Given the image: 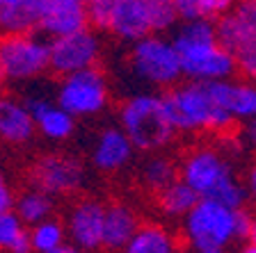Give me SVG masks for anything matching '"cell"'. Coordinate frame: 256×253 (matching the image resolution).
<instances>
[{
	"label": "cell",
	"mask_w": 256,
	"mask_h": 253,
	"mask_svg": "<svg viewBox=\"0 0 256 253\" xmlns=\"http://www.w3.org/2000/svg\"><path fill=\"white\" fill-rule=\"evenodd\" d=\"M160 98L174 130H224L234 121L229 112L213 103L206 82H188Z\"/></svg>",
	"instance_id": "obj_1"
},
{
	"label": "cell",
	"mask_w": 256,
	"mask_h": 253,
	"mask_svg": "<svg viewBox=\"0 0 256 253\" xmlns=\"http://www.w3.org/2000/svg\"><path fill=\"white\" fill-rule=\"evenodd\" d=\"M122 132L133 148L154 151L165 146L174 135L170 119L162 107V98L154 94H140L128 98L119 112Z\"/></svg>",
	"instance_id": "obj_2"
},
{
	"label": "cell",
	"mask_w": 256,
	"mask_h": 253,
	"mask_svg": "<svg viewBox=\"0 0 256 253\" xmlns=\"http://www.w3.org/2000/svg\"><path fill=\"white\" fill-rule=\"evenodd\" d=\"M236 212L218 206L213 201L199 199L197 206L186 215V238L192 247L202 251H224L234 240Z\"/></svg>",
	"instance_id": "obj_3"
},
{
	"label": "cell",
	"mask_w": 256,
	"mask_h": 253,
	"mask_svg": "<svg viewBox=\"0 0 256 253\" xmlns=\"http://www.w3.org/2000/svg\"><path fill=\"white\" fill-rule=\"evenodd\" d=\"M108 103V82L98 69H85L64 75L58 89V107L69 116H90L101 112Z\"/></svg>",
	"instance_id": "obj_4"
},
{
	"label": "cell",
	"mask_w": 256,
	"mask_h": 253,
	"mask_svg": "<svg viewBox=\"0 0 256 253\" xmlns=\"http://www.w3.org/2000/svg\"><path fill=\"white\" fill-rule=\"evenodd\" d=\"M130 62H133V71L140 78L160 84V87H170L181 78V64H178L174 46L172 41L158 37V34L135 41Z\"/></svg>",
	"instance_id": "obj_5"
},
{
	"label": "cell",
	"mask_w": 256,
	"mask_h": 253,
	"mask_svg": "<svg viewBox=\"0 0 256 253\" xmlns=\"http://www.w3.org/2000/svg\"><path fill=\"white\" fill-rule=\"evenodd\" d=\"M48 69V43L32 34H5L0 39L2 78L26 80Z\"/></svg>",
	"instance_id": "obj_6"
},
{
	"label": "cell",
	"mask_w": 256,
	"mask_h": 253,
	"mask_svg": "<svg viewBox=\"0 0 256 253\" xmlns=\"http://www.w3.org/2000/svg\"><path fill=\"white\" fill-rule=\"evenodd\" d=\"M181 64V75L190 82H220L236 73V59L218 41L199 43V46L174 48Z\"/></svg>",
	"instance_id": "obj_7"
},
{
	"label": "cell",
	"mask_w": 256,
	"mask_h": 253,
	"mask_svg": "<svg viewBox=\"0 0 256 253\" xmlns=\"http://www.w3.org/2000/svg\"><path fill=\"white\" fill-rule=\"evenodd\" d=\"M215 25V41L234 59L256 53V5L240 2L234 11L220 16Z\"/></svg>",
	"instance_id": "obj_8"
},
{
	"label": "cell",
	"mask_w": 256,
	"mask_h": 253,
	"mask_svg": "<svg viewBox=\"0 0 256 253\" xmlns=\"http://www.w3.org/2000/svg\"><path fill=\"white\" fill-rule=\"evenodd\" d=\"M98 53H101L98 37L90 30H82L48 43V66L60 75H71L92 69L98 59Z\"/></svg>",
	"instance_id": "obj_9"
},
{
	"label": "cell",
	"mask_w": 256,
	"mask_h": 253,
	"mask_svg": "<svg viewBox=\"0 0 256 253\" xmlns=\"http://www.w3.org/2000/svg\"><path fill=\"white\" fill-rule=\"evenodd\" d=\"M231 178H234L231 164L210 148H202L188 155L181 169V183H186L199 199H208Z\"/></svg>",
	"instance_id": "obj_10"
},
{
	"label": "cell",
	"mask_w": 256,
	"mask_h": 253,
	"mask_svg": "<svg viewBox=\"0 0 256 253\" xmlns=\"http://www.w3.org/2000/svg\"><path fill=\"white\" fill-rule=\"evenodd\" d=\"M82 164L66 155H46L32 169V180L46 196L76 190L82 183Z\"/></svg>",
	"instance_id": "obj_11"
},
{
	"label": "cell",
	"mask_w": 256,
	"mask_h": 253,
	"mask_svg": "<svg viewBox=\"0 0 256 253\" xmlns=\"http://www.w3.org/2000/svg\"><path fill=\"white\" fill-rule=\"evenodd\" d=\"M110 32L126 41H140L154 32V0H114Z\"/></svg>",
	"instance_id": "obj_12"
},
{
	"label": "cell",
	"mask_w": 256,
	"mask_h": 253,
	"mask_svg": "<svg viewBox=\"0 0 256 253\" xmlns=\"http://www.w3.org/2000/svg\"><path fill=\"white\" fill-rule=\"evenodd\" d=\"M37 27H42L53 39L87 30L85 2H80V0H44V11Z\"/></svg>",
	"instance_id": "obj_13"
},
{
	"label": "cell",
	"mask_w": 256,
	"mask_h": 253,
	"mask_svg": "<svg viewBox=\"0 0 256 253\" xmlns=\"http://www.w3.org/2000/svg\"><path fill=\"white\" fill-rule=\"evenodd\" d=\"M103 212L98 201H80L69 212V235L78 249L94 251L103 240ZM74 247V249H76Z\"/></svg>",
	"instance_id": "obj_14"
},
{
	"label": "cell",
	"mask_w": 256,
	"mask_h": 253,
	"mask_svg": "<svg viewBox=\"0 0 256 253\" xmlns=\"http://www.w3.org/2000/svg\"><path fill=\"white\" fill-rule=\"evenodd\" d=\"M130 155H133V146L126 135L119 128H108L92 151V162L101 171H117L124 164H128Z\"/></svg>",
	"instance_id": "obj_15"
},
{
	"label": "cell",
	"mask_w": 256,
	"mask_h": 253,
	"mask_svg": "<svg viewBox=\"0 0 256 253\" xmlns=\"http://www.w3.org/2000/svg\"><path fill=\"white\" fill-rule=\"evenodd\" d=\"M44 0H0V30L7 34H28L39 25Z\"/></svg>",
	"instance_id": "obj_16"
},
{
	"label": "cell",
	"mask_w": 256,
	"mask_h": 253,
	"mask_svg": "<svg viewBox=\"0 0 256 253\" xmlns=\"http://www.w3.org/2000/svg\"><path fill=\"white\" fill-rule=\"evenodd\" d=\"M140 228L138 217L128 206H110L103 212V240L101 244L108 249H124L130 238L135 235V231Z\"/></svg>",
	"instance_id": "obj_17"
},
{
	"label": "cell",
	"mask_w": 256,
	"mask_h": 253,
	"mask_svg": "<svg viewBox=\"0 0 256 253\" xmlns=\"http://www.w3.org/2000/svg\"><path fill=\"white\" fill-rule=\"evenodd\" d=\"M34 135V123H32L28 110L23 103L14 98H0V139L10 144H26Z\"/></svg>",
	"instance_id": "obj_18"
},
{
	"label": "cell",
	"mask_w": 256,
	"mask_h": 253,
	"mask_svg": "<svg viewBox=\"0 0 256 253\" xmlns=\"http://www.w3.org/2000/svg\"><path fill=\"white\" fill-rule=\"evenodd\" d=\"M124 253H176L174 238L162 226H140L130 242L124 247Z\"/></svg>",
	"instance_id": "obj_19"
},
{
	"label": "cell",
	"mask_w": 256,
	"mask_h": 253,
	"mask_svg": "<svg viewBox=\"0 0 256 253\" xmlns=\"http://www.w3.org/2000/svg\"><path fill=\"white\" fill-rule=\"evenodd\" d=\"M197 201H199V196L186 183L174 180L170 187H165V190L160 192L158 206L167 217H186L192 208L197 206Z\"/></svg>",
	"instance_id": "obj_20"
},
{
	"label": "cell",
	"mask_w": 256,
	"mask_h": 253,
	"mask_svg": "<svg viewBox=\"0 0 256 253\" xmlns=\"http://www.w3.org/2000/svg\"><path fill=\"white\" fill-rule=\"evenodd\" d=\"M50 212H53V201L39 190L26 192L23 196H18V201H14V215L18 217L21 224L37 226V224L46 222Z\"/></svg>",
	"instance_id": "obj_21"
},
{
	"label": "cell",
	"mask_w": 256,
	"mask_h": 253,
	"mask_svg": "<svg viewBox=\"0 0 256 253\" xmlns=\"http://www.w3.org/2000/svg\"><path fill=\"white\" fill-rule=\"evenodd\" d=\"M74 126H76L74 116H69L58 105H53V103L34 119V128H39L50 139H66L74 132Z\"/></svg>",
	"instance_id": "obj_22"
},
{
	"label": "cell",
	"mask_w": 256,
	"mask_h": 253,
	"mask_svg": "<svg viewBox=\"0 0 256 253\" xmlns=\"http://www.w3.org/2000/svg\"><path fill=\"white\" fill-rule=\"evenodd\" d=\"M30 235V244L32 251L37 253H50L55 249H60L64 244V226L60 222H53V219H46V222L32 226V231H28Z\"/></svg>",
	"instance_id": "obj_23"
},
{
	"label": "cell",
	"mask_w": 256,
	"mask_h": 253,
	"mask_svg": "<svg viewBox=\"0 0 256 253\" xmlns=\"http://www.w3.org/2000/svg\"><path fill=\"white\" fill-rule=\"evenodd\" d=\"M215 41V25L210 21H190L183 23L178 30H176L174 39H172V46L174 48H186V46H199V43H210Z\"/></svg>",
	"instance_id": "obj_24"
},
{
	"label": "cell",
	"mask_w": 256,
	"mask_h": 253,
	"mask_svg": "<svg viewBox=\"0 0 256 253\" xmlns=\"http://www.w3.org/2000/svg\"><path fill=\"white\" fill-rule=\"evenodd\" d=\"M142 180L146 187L162 192L176 180V167L167 158H151L142 167Z\"/></svg>",
	"instance_id": "obj_25"
},
{
	"label": "cell",
	"mask_w": 256,
	"mask_h": 253,
	"mask_svg": "<svg viewBox=\"0 0 256 253\" xmlns=\"http://www.w3.org/2000/svg\"><path fill=\"white\" fill-rule=\"evenodd\" d=\"M256 114V91L247 82H234L231 91V116L252 121Z\"/></svg>",
	"instance_id": "obj_26"
},
{
	"label": "cell",
	"mask_w": 256,
	"mask_h": 253,
	"mask_svg": "<svg viewBox=\"0 0 256 253\" xmlns=\"http://www.w3.org/2000/svg\"><path fill=\"white\" fill-rule=\"evenodd\" d=\"M112 7H114V0H92V2H85L87 23L101 27V30H108L110 27Z\"/></svg>",
	"instance_id": "obj_27"
},
{
	"label": "cell",
	"mask_w": 256,
	"mask_h": 253,
	"mask_svg": "<svg viewBox=\"0 0 256 253\" xmlns=\"http://www.w3.org/2000/svg\"><path fill=\"white\" fill-rule=\"evenodd\" d=\"M176 11L170 0H154V32H162L174 27Z\"/></svg>",
	"instance_id": "obj_28"
},
{
	"label": "cell",
	"mask_w": 256,
	"mask_h": 253,
	"mask_svg": "<svg viewBox=\"0 0 256 253\" xmlns=\"http://www.w3.org/2000/svg\"><path fill=\"white\" fill-rule=\"evenodd\" d=\"M21 231H23V224L18 222V217H16L14 212H5V215H0V249L10 247Z\"/></svg>",
	"instance_id": "obj_29"
},
{
	"label": "cell",
	"mask_w": 256,
	"mask_h": 253,
	"mask_svg": "<svg viewBox=\"0 0 256 253\" xmlns=\"http://www.w3.org/2000/svg\"><path fill=\"white\" fill-rule=\"evenodd\" d=\"M254 217L250 215L247 210H238L236 212V219H234V238L236 240H242V242H254Z\"/></svg>",
	"instance_id": "obj_30"
},
{
	"label": "cell",
	"mask_w": 256,
	"mask_h": 253,
	"mask_svg": "<svg viewBox=\"0 0 256 253\" xmlns=\"http://www.w3.org/2000/svg\"><path fill=\"white\" fill-rule=\"evenodd\" d=\"M174 11H176V18H181L183 23H190V21H199V2L197 0H174Z\"/></svg>",
	"instance_id": "obj_31"
},
{
	"label": "cell",
	"mask_w": 256,
	"mask_h": 253,
	"mask_svg": "<svg viewBox=\"0 0 256 253\" xmlns=\"http://www.w3.org/2000/svg\"><path fill=\"white\" fill-rule=\"evenodd\" d=\"M7 251L10 253H32V244H30V235H28V231L18 233L14 242L7 247Z\"/></svg>",
	"instance_id": "obj_32"
},
{
	"label": "cell",
	"mask_w": 256,
	"mask_h": 253,
	"mask_svg": "<svg viewBox=\"0 0 256 253\" xmlns=\"http://www.w3.org/2000/svg\"><path fill=\"white\" fill-rule=\"evenodd\" d=\"M5 212H14V194L7 185L0 190V215H5Z\"/></svg>",
	"instance_id": "obj_33"
},
{
	"label": "cell",
	"mask_w": 256,
	"mask_h": 253,
	"mask_svg": "<svg viewBox=\"0 0 256 253\" xmlns=\"http://www.w3.org/2000/svg\"><path fill=\"white\" fill-rule=\"evenodd\" d=\"M50 253H78V249H74V247H66V244H62L60 249H55V251H50Z\"/></svg>",
	"instance_id": "obj_34"
},
{
	"label": "cell",
	"mask_w": 256,
	"mask_h": 253,
	"mask_svg": "<svg viewBox=\"0 0 256 253\" xmlns=\"http://www.w3.org/2000/svg\"><path fill=\"white\" fill-rule=\"evenodd\" d=\"M254 190H256V174L250 171V194H254Z\"/></svg>",
	"instance_id": "obj_35"
},
{
	"label": "cell",
	"mask_w": 256,
	"mask_h": 253,
	"mask_svg": "<svg viewBox=\"0 0 256 253\" xmlns=\"http://www.w3.org/2000/svg\"><path fill=\"white\" fill-rule=\"evenodd\" d=\"M240 253H256V247H254V242H250V244H245V247L240 249Z\"/></svg>",
	"instance_id": "obj_36"
},
{
	"label": "cell",
	"mask_w": 256,
	"mask_h": 253,
	"mask_svg": "<svg viewBox=\"0 0 256 253\" xmlns=\"http://www.w3.org/2000/svg\"><path fill=\"white\" fill-rule=\"evenodd\" d=\"M5 187V178H2V174H0V190Z\"/></svg>",
	"instance_id": "obj_37"
},
{
	"label": "cell",
	"mask_w": 256,
	"mask_h": 253,
	"mask_svg": "<svg viewBox=\"0 0 256 253\" xmlns=\"http://www.w3.org/2000/svg\"><path fill=\"white\" fill-rule=\"evenodd\" d=\"M202 253H224V251H220V249H215V251H202Z\"/></svg>",
	"instance_id": "obj_38"
},
{
	"label": "cell",
	"mask_w": 256,
	"mask_h": 253,
	"mask_svg": "<svg viewBox=\"0 0 256 253\" xmlns=\"http://www.w3.org/2000/svg\"><path fill=\"white\" fill-rule=\"evenodd\" d=\"M0 82H2V71H0Z\"/></svg>",
	"instance_id": "obj_39"
}]
</instances>
